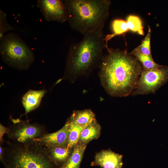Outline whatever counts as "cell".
Segmentation results:
<instances>
[{
  "label": "cell",
  "mask_w": 168,
  "mask_h": 168,
  "mask_svg": "<svg viewBox=\"0 0 168 168\" xmlns=\"http://www.w3.org/2000/svg\"><path fill=\"white\" fill-rule=\"evenodd\" d=\"M99 65L102 85L114 97L131 95L143 69L140 63L126 50L107 48Z\"/></svg>",
  "instance_id": "obj_1"
},
{
  "label": "cell",
  "mask_w": 168,
  "mask_h": 168,
  "mask_svg": "<svg viewBox=\"0 0 168 168\" xmlns=\"http://www.w3.org/2000/svg\"><path fill=\"white\" fill-rule=\"evenodd\" d=\"M82 40L70 46L66 59L64 77L73 82L89 74L99 66L106 47L103 30L86 33Z\"/></svg>",
  "instance_id": "obj_2"
},
{
  "label": "cell",
  "mask_w": 168,
  "mask_h": 168,
  "mask_svg": "<svg viewBox=\"0 0 168 168\" xmlns=\"http://www.w3.org/2000/svg\"><path fill=\"white\" fill-rule=\"evenodd\" d=\"M67 21L82 34L103 30L109 15V0H65Z\"/></svg>",
  "instance_id": "obj_3"
},
{
  "label": "cell",
  "mask_w": 168,
  "mask_h": 168,
  "mask_svg": "<svg viewBox=\"0 0 168 168\" xmlns=\"http://www.w3.org/2000/svg\"><path fill=\"white\" fill-rule=\"evenodd\" d=\"M7 143L2 162L4 168H56L48 157L45 147L37 141Z\"/></svg>",
  "instance_id": "obj_4"
},
{
  "label": "cell",
  "mask_w": 168,
  "mask_h": 168,
  "mask_svg": "<svg viewBox=\"0 0 168 168\" xmlns=\"http://www.w3.org/2000/svg\"><path fill=\"white\" fill-rule=\"evenodd\" d=\"M0 54L6 64L19 71L29 68L35 59L32 50L13 32L5 34L0 39Z\"/></svg>",
  "instance_id": "obj_5"
},
{
  "label": "cell",
  "mask_w": 168,
  "mask_h": 168,
  "mask_svg": "<svg viewBox=\"0 0 168 168\" xmlns=\"http://www.w3.org/2000/svg\"><path fill=\"white\" fill-rule=\"evenodd\" d=\"M168 81V66L142 70L131 95L135 96L154 94Z\"/></svg>",
  "instance_id": "obj_6"
},
{
  "label": "cell",
  "mask_w": 168,
  "mask_h": 168,
  "mask_svg": "<svg viewBox=\"0 0 168 168\" xmlns=\"http://www.w3.org/2000/svg\"><path fill=\"white\" fill-rule=\"evenodd\" d=\"M7 133L8 138L12 142L26 143L33 142L47 133L45 127L40 124H31L20 119H12Z\"/></svg>",
  "instance_id": "obj_7"
},
{
  "label": "cell",
  "mask_w": 168,
  "mask_h": 168,
  "mask_svg": "<svg viewBox=\"0 0 168 168\" xmlns=\"http://www.w3.org/2000/svg\"><path fill=\"white\" fill-rule=\"evenodd\" d=\"M37 6L48 21L63 23L67 21L66 9L63 0H38Z\"/></svg>",
  "instance_id": "obj_8"
},
{
  "label": "cell",
  "mask_w": 168,
  "mask_h": 168,
  "mask_svg": "<svg viewBox=\"0 0 168 168\" xmlns=\"http://www.w3.org/2000/svg\"><path fill=\"white\" fill-rule=\"evenodd\" d=\"M112 27L113 33L105 36L106 47L108 46V41L116 35H120L131 30L137 32L139 35H144L143 27L140 18L134 15H129L126 20L117 19L114 20L112 23Z\"/></svg>",
  "instance_id": "obj_9"
},
{
  "label": "cell",
  "mask_w": 168,
  "mask_h": 168,
  "mask_svg": "<svg viewBox=\"0 0 168 168\" xmlns=\"http://www.w3.org/2000/svg\"><path fill=\"white\" fill-rule=\"evenodd\" d=\"M69 134L68 121L59 130L51 133H46L35 140L45 147L55 146H67Z\"/></svg>",
  "instance_id": "obj_10"
},
{
  "label": "cell",
  "mask_w": 168,
  "mask_h": 168,
  "mask_svg": "<svg viewBox=\"0 0 168 168\" xmlns=\"http://www.w3.org/2000/svg\"><path fill=\"white\" fill-rule=\"evenodd\" d=\"M123 155L116 153L110 149L103 150L97 153L92 166H99L101 168H122Z\"/></svg>",
  "instance_id": "obj_11"
},
{
  "label": "cell",
  "mask_w": 168,
  "mask_h": 168,
  "mask_svg": "<svg viewBox=\"0 0 168 168\" xmlns=\"http://www.w3.org/2000/svg\"><path fill=\"white\" fill-rule=\"evenodd\" d=\"M48 157L56 168L60 167L67 161L72 149H69L67 146H55L45 147Z\"/></svg>",
  "instance_id": "obj_12"
},
{
  "label": "cell",
  "mask_w": 168,
  "mask_h": 168,
  "mask_svg": "<svg viewBox=\"0 0 168 168\" xmlns=\"http://www.w3.org/2000/svg\"><path fill=\"white\" fill-rule=\"evenodd\" d=\"M46 91L44 89L40 90H30L23 95L21 100L25 109L26 114L39 107Z\"/></svg>",
  "instance_id": "obj_13"
},
{
  "label": "cell",
  "mask_w": 168,
  "mask_h": 168,
  "mask_svg": "<svg viewBox=\"0 0 168 168\" xmlns=\"http://www.w3.org/2000/svg\"><path fill=\"white\" fill-rule=\"evenodd\" d=\"M101 131L100 126L95 119L82 130L78 143L87 145L90 141L97 139Z\"/></svg>",
  "instance_id": "obj_14"
},
{
  "label": "cell",
  "mask_w": 168,
  "mask_h": 168,
  "mask_svg": "<svg viewBox=\"0 0 168 168\" xmlns=\"http://www.w3.org/2000/svg\"><path fill=\"white\" fill-rule=\"evenodd\" d=\"M86 145V144L78 143L73 148L66 162L62 166L57 168H80Z\"/></svg>",
  "instance_id": "obj_15"
},
{
  "label": "cell",
  "mask_w": 168,
  "mask_h": 168,
  "mask_svg": "<svg viewBox=\"0 0 168 168\" xmlns=\"http://www.w3.org/2000/svg\"><path fill=\"white\" fill-rule=\"evenodd\" d=\"M95 115L90 109L74 111L68 119L69 121L79 125H87L95 119Z\"/></svg>",
  "instance_id": "obj_16"
},
{
  "label": "cell",
  "mask_w": 168,
  "mask_h": 168,
  "mask_svg": "<svg viewBox=\"0 0 168 168\" xmlns=\"http://www.w3.org/2000/svg\"><path fill=\"white\" fill-rule=\"evenodd\" d=\"M130 53L140 63L144 69L155 68L162 65L156 63L154 61L152 56L147 55L142 53L137 47Z\"/></svg>",
  "instance_id": "obj_17"
},
{
  "label": "cell",
  "mask_w": 168,
  "mask_h": 168,
  "mask_svg": "<svg viewBox=\"0 0 168 168\" xmlns=\"http://www.w3.org/2000/svg\"><path fill=\"white\" fill-rule=\"evenodd\" d=\"M69 124V134L67 148L72 149L78 143L80 134L83 130L87 125H79L75 124L67 120Z\"/></svg>",
  "instance_id": "obj_18"
},
{
  "label": "cell",
  "mask_w": 168,
  "mask_h": 168,
  "mask_svg": "<svg viewBox=\"0 0 168 168\" xmlns=\"http://www.w3.org/2000/svg\"><path fill=\"white\" fill-rule=\"evenodd\" d=\"M148 31L146 35L142 40L141 44L137 48L143 54L152 56L150 45L151 31L149 26H148Z\"/></svg>",
  "instance_id": "obj_19"
},
{
  "label": "cell",
  "mask_w": 168,
  "mask_h": 168,
  "mask_svg": "<svg viewBox=\"0 0 168 168\" xmlns=\"http://www.w3.org/2000/svg\"><path fill=\"white\" fill-rule=\"evenodd\" d=\"M15 28L10 26L7 20L6 14L0 9V39L5 35V33Z\"/></svg>",
  "instance_id": "obj_20"
},
{
  "label": "cell",
  "mask_w": 168,
  "mask_h": 168,
  "mask_svg": "<svg viewBox=\"0 0 168 168\" xmlns=\"http://www.w3.org/2000/svg\"><path fill=\"white\" fill-rule=\"evenodd\" d=\"M9 131L8 127H6L3 126L0 123V144H2L5 142L3 139V136L5 134H7Z\"/></svg>",
  "instance_id": "obj_21"
},
{
  "label": "cell",
  "mask_w": 168,
  "mask_h": 168,
  "mask_svg": "<svg viewBox=\"0 0 168 168\" xmlns=\"http://www.w3.org/2000/svg\"><path fill=\"white\" fill-rule=\"evenodd\" d=\"M4 155V147L0 144V160L2 163L3 161Z\"/></svg>",
  "instance_id": "obj_22"
}]
</instances>
